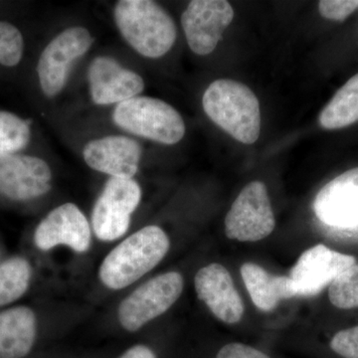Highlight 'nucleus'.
<instances>
[{
    "instance_id": "1",
    "label": "nucleus",
    "mask_w": 358,
    "mask_h": 358,
    "mask_svg": "<svg viewBox=\"0 0 358 358\" xmlns=\"http://www.w3.org/2000/svg\"><path fill=\"white\" fill-rule=\"evenodd\" d=\"M205 114L216 126L244 145H253L261 134L260 103L254 92L240 82L219 79L205 91Z\"/></svg>"
},
{
    "instance_id": "2",
    "label": "nucleus",
    "mask_w": 358,
    "mask_h": 358,
    "mask_svg": "<svg viewBox=\"0 0 358 358\" xmlns=\"http://www.w3.org/2000/svg\"><path fill=\"white\" fill-rule=\"evenodd\" d=\"M169 239L159 226H147L131 235L108 254L101 265V281L121 289L138 281L166 257Z\"/></svg>"
},
{
    "instance_id": "3",
    "label": "nucleus",
    "mask_w": 358,
    "mask_h": 358,
    "mask_svg": "<svg viewBox=\"0 0 358 358\" xmlns=\"http://www.w3.org/2000/svg\"><path fill=\"white\" fill-rule=\"evenodd\" d=\"M115 20L122 37L145 57H162L176 42V23L157 2L122 0L115 6Z\"/></svg>"
},
{
    "instance_id": "4",
    "label": "nucleus",
    "mask_w": 358,
    "mask_h": 358,
    "mask_svg": "<svg viewBox=\"0 0 358 358\" xmlns=\"http://www.w3.org/2000/svg\"><path fill=\"white\" fill-rule=\"evenodd\" d=\"M113 120L129 133L164 145H176L185 134V122L178 110L150 96H134L120 103Z\"/></svg>"
},
{
    "instance_id": "5",
    "label": "nucleus",
    "mask_w": 358,
    "mask_h": 358,
    "mask_svg": "<svg viewBox=\"0 0 358 358\" xmlns=\"http://www.w3.org/2000/svg\"><path fill=\"white\" fill-rule=\"evenodd\" d=\"M183 278L178 272L157 275L138 287L122 301L119 320L129 331H136L157 319L178 300L183 291Z\"/></svg>"
},
{
    "instance_id": "6",
    "label": "nucleus",
    "mask_w": 358,
    "mask_h": 358,
    "mask_svg": "<svg viewBox=\"0 0 358 358\" xmlns=\"http://www.w3.org/2000/svg\"><path fill=\"white\" fill-rule=\"evenodd\" d=\"M275 226L267 187L261 181H252L238 195L226 216V236L240 242L260 241L271 235Z\"/></svg>"
},
{
    "instance_id": "7",
    "label": "nucleus",
    "mask_w": 358,
    "mask_h": 358,
    "mask_svg": "<svg viewBox=\"0 0 358 358\" xmlns=\"http://www.w3.org/2000/svg\"><path fill=\"white\" fill-rule=\"evenodd\" d=\"M141 199L140 185L133 179L110 178L92 213V226L96 238L114 241L124 236Z\"/></svg>"
},
{
    "instance_id": "8",
    "label": "nucleus",
    "mask_w": 358,
    "mask_h": 358,
    "mask_svg": "<svg viewBox=\"0 0 358 358\" xmlns=\"http://www.w3.org/2000/svg\"><path fill=\"white\" fill-rule=\"evenodd\" d=\"M94 39L84 27L68 28L52 40L40 56L37 73L40 86L47 96L57 95L64 88L71 65L83 56Z\"/></svg>"
},
{
    "instance_id": "9",
    "label": "nucleus",
    "mask_w": 358,
    "mask_h": 358,
    "mask_svg": "<svg viewBox=\"0 0 358 358\" xmlns=\"http://www.w3.org/2000/svg\"><path fill=\"white\" fill-rule=\"evenodd\" d=\"M233 18V7L225 0H193L181 15L188 46L197 55L212 53Z\"/></svg>"
},
{
    "instance_id": "10",
    "label": "nucleus",
    "mask_w": 358,
    "mask_h": 358,
    "mask_svg": "<svg viewBox=\"0 0 358 358\" xmlns=\"http://www.w3.org/2000/svg\"><path fill=\"white\" fill-rule=\"evenodd\" d=\"M357 264L355 257L315 245L301 254L291 270L296 296H313L322 293L346 268Z\"/></svg>"
},
{
    "instance_id": "11",
    "label": "nucleus",
    "mask_w": 358,
    "mask_h": 358,
    "mask_svg": "<svg viewBox=\"0 0 358 358\" xmlns=\"http://www.w3.org/2000/svg\"><path fill=\"white\" fill-rule=\"evenodd\" d=\"M48 164L39 157L0 155V192L13 200L42 196L51 189Z\"/></svg>"
},
{
    "instance_id": "12",
    "label": "nucleus",
    "mask_w": 358,
    "mask_h": 358,
    "mask_svg": "<svg viewBox=\"0 0 358 358\" xmlns=\"http://www.w3.org/2000/svg\"><path fill=\"white\" fill-rule=\"evenodd\" d=\"M315 215L326 225L339 229L358 226V167L329 181L313 202Z\"/></svg>"
},
{
    "instance_id": "13",
    "label": "nucleus",
    "mask_w": 358,
    "mask_h": 358,
    "mask_svg": "<svg viewBox=\"0 0 358 358\" xmlns=\"http://www.w3.org/2000/svg\"><path fill=\"white\" fill-rule=\"evenodd\" d=\"M34 242L43 251L66 245L77 253H84L91 245L90 224L76 205L63 204L41 221L35 231Z\"/></svg>"
},
{
    "instance_id": "14",
    "label": "nucleus",
    "mask_w": 358,
    "mask_h": 358,
    "mask_svg": "<svg viewBox=\"0 0 358 358\" xmlns=\"http://www.w3.org/2000/svg\"><path fill=\"white\" fill-rule=\"evenodd\" d=\"M194 285L199 300L218 320L228 324L241 320L244 303L224 266L213 263L200 268L195 275Z\"/></svg>"
},
{
    "instance_id": "15",
    "label": "nucleus",
    "mask_w": 358,
    "mask_h": 358,
    "mask_svg": "<svg viewBox=\"0 0 358 358\" xmlns=\"http://www.w3.org/2000/svg\"><path fill=\"white\" fill-rule=\"evenodd\" d=\"M88 80L92 99L96 105L124 102L138 96L145 88L140 75L106 56L92 61Z\"/></svg>"
},
{
    "instance_id": "16",
    "label": "nucleus",
    "mask_w": 358,
    "mask_h": 358,
    "mask_svg": "<svg viewBox=\"0 0 358 358\" xmlns=\"http://www.w3.org/2000/svg\"><path fill=\"white\" fill-rule=\"evenodd\" d=\"M84 159L91 169L112 178L131 179L141 157L138 141L124 136H110L90 141L84 148Z\"/></svg>"
},
{
    "instance_id": "17",
    "label": "nucleus",
    "mask_w": 358,
    "mask_h": 358,
    "mask_svg": "<svg viewBox=\"0 0 358 358\" xmlns=\"http://www.w3.org/2000/svg\"><path fill=\"white\" fill-rule=\"evenodd\" d=\"M36 336V317L30 308L17 307L0 313V358H22Z\"/></svg>"
},
{
    "instance_id": "18",
    "label": "nucleus",
    "mask_w": 358,
    "mask_h": 358,
    "mask_svg": "<svg viewBox=\"0 0 358 358\" xmlns=\"http://www.w3.org/2000/svg\"><path fill=\"white\" fill-rule=\"evenodd\" d=\"M241 275L252 301L259 310L271 312L280 301L296 296L291 278L268 274L254 263H245Z\"/></svg>"
},
{
    "instance_id": "19",
    "label": "nucleus",
    "mask_w": 358,
    "mask_h": 358,
    "mask_svg": "<svg viewBox=\"0 0 358 358\" xmlns=\"http://www.w3.org/2000/svg\"><path fill=\"white\" fill-rule=\"evenodd\" d=\"M320 126L338 129L358 122V74L350 78L320 113Z\"/></svg>"
},
{
    "instance_id": "20",
    "label": "nucleus",
    "mask_w": 358,
    "mask_h": 358,
    "mask_svg": "<svg viewBox=\"0 0 358 358\" xmlns=\"http://www.w3.org/2000/svg\"><path fill=\"white\" fill-rule=\"evenodd\" d=\"M31 278L29 263L14 257L0 264V307L8 305L25 294Z\"/></svg>"
},
{
    "instance_id": "21",
    "label": "nucleus",
    "mask_w": 358,
    "mask_h": 358,
    "mask_svg": "<svg viewBox=\"0 0 358 358\" xmlns=\"http://www.w3.org/2000/svg\"><path fill=\"white\" fill-rule=\"evenodd\" d=\"M29 141V124L11 113L0 112V155L14 154Z\"/></svg>"
},
{
    "instance_id": "22",
    "label": "nucleus",
    "mask_w": 358,
    "mask_h": 358,
    "mask_svg": "<svg viewBox=\"0 0 358 358\" xmlns=\"http://www.w3.org/2000/svg\"><path fill=\"white\" fill-rule=\"evenodd\" d=\"M329 298L341 310L358 308V264L346 268L329 285Z\"/></svg>"
},
{
    "instance_id": "23",
    "label": "nucleus",
    "mask_w": 358,
    "mask_h": 358,
    "mask_svg": "<svg viewBox=\"0 0 358 358\" xmlns=\"http://www.w3.org/2000/svg\"><path fill=\"white\" fill-rule=\"evenodd\" d=\"M23 53V37L10 23L0 21V64L13 67L20 62Z\"/></svg>"
},
{
    "instance_id": "24",
    "label": "nucleus",
    "mask_w": 358,
    "mask_h": 358,
    "mask_svg": "<svg viewBox=\"0 0 358 358\" xmlns=\"http://www.w3.org/2000/svg\"><path fill=\"white\" fill-rule=\"evenodd\" d=\"M358 8V0H322L319 2L320 15L334 21L345 20Z\"/></svg>"
},
{
    "instance_id": "25",
    "label": "nucleus",
    "mask_w": 358,
    "mask_h": 358,
    "mask_svg": "<svg viewBox=\"0 0 358 358\" xmlns=\"http://www.w3.org/2000/svg\"><path fill=\"white\" fill-rule=\"evenodd\" d=\"M334 352L345 358H358V326L338 331L331 341Z\"/></svg>"
},
{
    "instance_id": "26",
    "label": "nucleus",
    "mask_w": 358,
    "mask_h": 358,
    "mask_svg": "<svg viewBox=\"0 0 358 358\" xmlns=\"http://www.w3.org/2000/svg\"><path fill=\"white\" fill-rule=\"evenodd\" d=\"M216 358H270L265 353L243 345V343H229L223 346Z\"/></svg>"
},
{
    "instance_id": "27",
    "label": "nucleus",
    "mask_w": 358,
    "mask_h": 358,
    "mask_svg": "<svg viewBox=\"0 0 358 358\" xmlns=\"http://www.w3.org/2000/svg\"><path fill=\"white\" fill-rule=\"evenodd\" d=\"M120 358H157L152 350L145 345H136L129 348Z\"/></svg>"
}]
</instances>
